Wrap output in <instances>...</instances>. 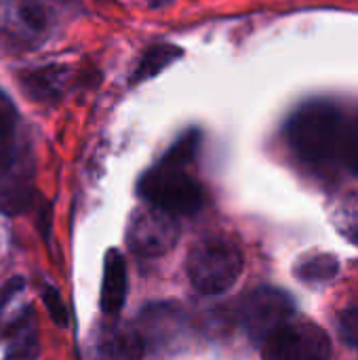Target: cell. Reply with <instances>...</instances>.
Returning a JSON list of instances; mask_svg holds the SVG:
<instances>
[{"instance_id":"cell-1","label":"cell","mask_w":358,"mask_h":360,"mask_svg":"<svg viewBox=\"0 0 358 360\" xmlns=\"http://www.w3.org/2000/svg\"><path fill=\"white\" fill-rule=\"evenodd\" d=\"M198 148V133H186L175 146L141 177L139 194L146 202L171 215H192L203 207V190L188 175L186 167Z\"/></svg>"},{"instance_id":"cell-2","label":"cell","mask_w":358,"mask_h":360,"mask_svg":"<svg viewBox=\"0 0 358 360\" xmlns=\"http://www.w3.org/2000/svg\"><path fill=\"white\" fill-rule=\"evenodd\" d=\"M346 118L329 101L302 105L287 124V141L293 154L308 167L327 169L340 165Z\"/></svg>"},{"instance_id":"cell-3","label":"cell","mask_w":358,"mask_h":360,"mask_svg":"<svg viewBox=\"0 0 358 360\" xmlns=\"http://www.w3.org/2000/svg\"><path fill=\"white\" fill-rule=\"evenodd\" d=\"M243 272L241 249L222 236H211L194 245L188 257V274L196 291L217 295L228 291Z\"/></svg>"},{"instance_id":"cell-4","label":"cell","mask_w":358,"mask_h":360,"mask_svg":"<svg viewBox=\"0 0 358 360\" xmlns=\"http://www.w3.org/2000/svg\"><path fill=\"white\" fill-rule=\"evenodd\" d=\"M262 360H331V342L319 325L293 316L264 342Z\"/></svg>"},{"instance_id":"cell-5","label":"cell","mask_w":358,"mask_h":360,"mask_svg":"<svg viewBox=\"0 0 358 360\" xmlns=\"http://www.w3.org/2000/svg\"><path fill=\"white\" fill-rule=\"evenodd\" d=\"M179 238L177 217L169 211L146 202L139 207L127 226V245L141 257H156L175 247Z\"/></svg>"},{"instance_id":"cell-6","label":"cell","mask_w":358,"mask_h":360,"mask_svg":"<svg viewBox=\"0 0 358 360\" xmlns=\"http://www.w3.org/2000/svg\"><path fill=\"white\" fill-rule=\"evenodd\" d=\"M49 32L40 0H0V44L15 51L38 46Z\"/></svg>"},{"instance_id":"cell-7","label":"cell","mask_w":358,"mask_h":360,"mask_svg":"<svg viewBox=\"0 0 358 360\" xmlns=\"http://www.w3.org/2000/svg\"><path fill=\"white\" fill-rule=\"evenodd\" d=\"M295 316V306L291 297L272 287L255 289L247 295L241 308V323L247 335L255 344H264L274 331Z\"/></svg>"},{"instance_id":"cell-8","label":"cell","mask_w":358,"mask_h":360,"mask_svg":"<svg viewBox=\"0 0 358 360\" xmlns=\"http://www.w3.org/2000/svg\"><path fill=\"white\" fill-rule=\"evenodd\" d=\"M34 198V158L19 141L0 154V211L23 213Z\"/></svg>"},{"instance_id":"cell-9","label":"cell","mask_w":358,"mask_h":360,"mask_svg":"<svg viewBox=\"0 0 358 360\" xmlns=\"http://www.w3.org/2000/svg\"><path fill=\"white\" fill-rule=\"evenodd\" d=\"M143 342L129 325H108L99 331L89 360H141Z\"/></svg>"},{"instance_id":"cell-10","label":"cell","mask_w":358,"mask_h":360,"mask_svg":"<svg viewBox=\"0 0 358 360\" xmlns=\"http://www.w3.org/2000/svg\"><path fill=\"white\" fill-rule=\"evenodd\" d=\"M127 297V264L118 251H110L103 266V287H101V306L108 316H116Z\"/></svg>"},{"instance_id":"cell-11","label":"cell","mask_w":358,"mask_h":360,"mask_svg":"<svg viewBox=\"0 0 358 360\" xmlns=\"http://www.w3.org/2000/svg\"><path fill=\"white\" fill-rule=\"evenodd\" d=\"M38 354V329L32 310L21 312L6 329V360H34Z\"/></svg>"},{"instance_id":"cell-12","label":"cell","mask_w":358,"mask_h":360,"mask_svg":"<svg viewBox=\"0 0 358 360\" xmlns=\"http://www.w3.org/2000/svg\"><path fill=\"white\" fill-rule=\"evenodd\" d=\"M333 224L338 232L358 247V192L342 196L333 207Z\"/></svg>"},{"instance_id":"cell-13","label":"cell","mask_w":358,"mask_h":360,"mask_svg":"<svg viewBox=\"0 0 358 360\" xmlns=\"http://www.w3.org/2000/svg\"><path fill=\"white\" fill-rule=\"evenodd\" d=\"M338 259L333 255H314L306 262H302L295 270V274L300 276V281L308 283V285H319V283H329L333 281V276L338 274Z\"/></svg>"},{"instance_id":"cell-14","label":"cell","mask_w":358,"mask_h":360,"mask_svg":"<svg viewBox=\"0 0 358 360\" xmlns=\"http://www.w3.org/2000/svg\"><path fill=\"white\" fill-rule=\"evenodd\" d=\"M23 84L27 89V93L36 99H46V97H55L59 93V89L63 86V72L61 70H40V72H32L27 76H23Z\"/></svg>"},{"instance_id":"cell-15","label":"cell","mask_w":358,"mask_h":360,"mask_svg":"<svg viewBox=\"0 0 358 360\" xmlns=\"http://www.w3.org/2000/svg\"><path fill=\"white\" fill-rule=\"evenodd\" d=\"M175 57H179V49L175 46H169V44H160V46H154L146 53L143 61L139 63L137 68V80H143V78H150L154 74H158L165 65H169Z\"/></svg>"},{"instance_id":"cell-16","label":"cell","mask_w":358,"mask_h":360,"mask_svg":"<svg viewBox=\"0 0 358 360\" xmlns=\"http://www.w3.org/2000/svg\"><path fill=\"white\" fill-rule=\"evenodd\" d=\"M17 110L13 101L0 91V154H4L8 148L17 143Z\"/></svg>"},{"instance_id":"cell-17","label":"cell","mask_w":358,"mask_h":360,"mask_svg":"<svg viewBox=\"0 0 358 360\" xmlns=\"http://www.w3.org/2000/svg\"><path fill=\"white\" fill-rule=\"evenodd\" d=\"M340 165H344L352 175L358 177V116L352 120H346Z\"/></svg>"},{"instance_id":"cell-18","label":"cell","mask_w":358,"mask_h":360,"mask_svg":"<svg viewBox=\"0 0 358 360\" xmlns=\"http://www.w3.org/2000/svg\"><path fill=\"white\" fill-rule=\"evenodd\" d=\"M340 333L350 346L358 348V304L342 312V316H340Z\"/></svg>"},{"instance_id":"cell-19","label":"cell","mask_w":358,"mask_h":360,"mask_svg":"<svg viewBox=\"0 0 358 360\" xmlns=\"http://www.w3.org/2000/svg\"><path fill=\"white\" fill-rule=\"evenodd\" d=\"M44 304L51 312V316L59 323V325H65V308L59 300V293L55 289H44Z\"/></svg>"}]
</instances>
